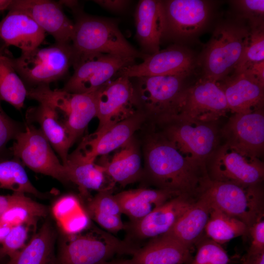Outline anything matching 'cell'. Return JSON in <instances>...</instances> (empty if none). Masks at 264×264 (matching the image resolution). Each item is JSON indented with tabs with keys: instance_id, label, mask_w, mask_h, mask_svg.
<instances>
[{
	"instance_id": "obj_1",
	"label": "cell",
	"mask_w": 264,
	"mask_h": 264,
	"mask_svg": "<svg viewBox=\"0 0 264 264\" xmlns=\"http://www.w3.org/2000/svg\"><path fill=\"white\" fill-rule=\"evenodd\" d=\"M143 142L144 160L140 181L156 189L198 198L209 179L204 167L184 155L151 126Z\"/></svg>"
},
{
	"instance_id": "obj_2",
	"label": "cell",
	"mask_w": 264,
	"mask_h": 264,
	"mask_svg": "<svg viewBox=\"0 0 264 264\" xmlns=\"http://www.w3.org/2000/svg\"><path fill=\"white\" fill-rule=\"evenodd\" d=\"M74 14L76 19L71 44L75 58L95 53L143 59L148 56L127 41L115 21L90 16L81 10Z\"/></svg>"
},
{
	"instance_id": "obj_3",
	"label": "cell",
	"mask_w": 264,
	"mask_h": 264,
	"mask_svg": "<svg viewBox=\"0 0 264 264\" xmlns=\"http://www.w3.org/2000/svg\"><path fill=\"white\" fill-rule=\"evenodd\" d=\"M217 123L189 121L171 116H159L150 122L184 155L204 168L206 159L220 144Z\"/></svg>"
},
{
	"instance_id": "obj_4",
	"label": "cell",
	"mask_w": 264,
	"mask_h": 264,
	"mask_svg": "<svg viewBox=\"0 0 264 264\" xmlns=\"http://www.w3.org/2000/svg\"><path fill=\"white\" fill-rule=\"evenodd\" d=\"M91 230L66 235L59 244L55 264H104L115 254L133 255L138 249L107 231L98 228Z\"/></svg>"
},
{
	"instance_id": "obj_5",
	"label": "cell",
	"mask_w": 264,
	"mask_h": 264,
	"mask_svg": "<svg viewBox=\"0 0 264 264\" xmlns=\"http://www.w3.org/2000/svg\"><path fill=\"white\" fill-rule=\"evenodd\" d=\"M7 57L27 88H30L49 85L65 76L73 66L75 54L71 44L55 43L22 52L17 58Z\"/></svg>"
},
{
	"instance_id": "obj_6",
	"label": "cell",
	"mask_w": 264,
	"mask_h": 264,
	"mask_svg": "<svg viewBox=\"0 0 264 264\" xmlns=\"http://www.w3.org/2000/svg\"><path fill=\"white\" fill-rule=\"evenodd\" d=\"M27 97L46 104L64 117L61 121L72 146L83 134L90 121L96 117V91L86 93H71L52 89L49 85L27 88Z\"/></svg>"
},
{
	"instance_id": "obj_7",
	"label": "cell",
	"mask_w": 264,
	"mask_h": 264,
	"mask_svg": "<svg viewBox=\"0 0 264 264\" xmlns=\"http://www.w3.org/2000/svg\"><path fill=\"white\" fill-rule=\"evenodd\" d=\"M201 193L207 197L213 206L241 220L248 229L264 219L262 184L242 185L209 179Z\"/></svg>"
},
{
	"instance_id": "obj_8",
	"label": "cell",
	"mask_w": 264,
	"mask_h": 264,
	"mask_svg": "<svg viewBox=\"0 0 264 264\" xmlns=\"http://www.w3.org/2000/svg\"><path fill=\"white\" fill-rule=\"evenodd\" d=\"M249 29L226 23L218 26L201 59L203 78L218 83L234 70L242 53Z\"/></svg>"
},
{
	"instance_id": "obj_9",
	"label": "cell",
	"mask_w": 264,
	"mask_h": 264,
	"mask_svg": "<svg viewBox=\"0 0 264 264\" xmlns=\"http://www.w3.org/2000/svg\"><path fill=\"white\" fill-rule=\"evenodd\" d=\"M228 111L225 95L218 84L202 78L194 85L185 88L169 110L159 116L211 123L218 122Z\"/></svg>"
},
{
	"instance_id": "obj_10",
	"label": "cell",
	"mask_w": 264,
	"mask_h": 264,
	"mask_svg": "<svg viewBox=\"0 0 264 264\" xmlns=\"http://www.w3.org/2000/svg\"><path fill=\"white\" fill-rule=\"evenodd\" d=\"M135 58L95 53L75 58L74 72L61 89L76 93L95 91L122 69L135 64Z\"/></svg>"
},
{
	"instance_id": "obj_11",
	"label": "cell",
	"mask_w": 264,
	"mask_h": 264,
	"mask_svg": "<svg viewBox=\"0 0 264 264\" xmlns=\"http://www.w3.org/2000/svg\"><path fill=\"white\" fill-rule=\"evenodd\" d=\"M205 165L212 181L253 185L264 180V164L261 159L248 157L225 143L213 151Z\"/></svg>"
},
{
	"instance_id": "obj_12",
	"label": "cell",
	"mask_w": 264,
	"mask_h": 264,
	"mask_svg": "<svg viewBox=\"0 0 264 264\" xmlns=\"http://www.w3.org/2000/svg\"><path fill=\"white\" fill-rule=\"evenodd\" d=\"M14 157L32 171L68 183L64 165L39 128L26 123L9 149Z\"/></svg>"
},
{
	"instance_id": "obj_13",
	"label": "cell",
	"mask_w": 264,
	"mask_h": 264,
	"mask_svg": "<svg viewBox=\"0 0 264 264\" xmlns=\"http://www.w3.org/2000/svg\"><path fill=\"white\" fill-rule=\"evenodd\" d=\"M187 76L167 75L136 77L132 83L138 110L150 121L166 113L185 88Z\"/></svg>"
},
{
	"instance_id": "obj_14",
	"label": "cell",
	"mask_w": 264,
	"mask_h": 264,
	"mask_svg": "<svg viewBox=\"0 0 264 264\" xmlns=\"http://www.w3.org/2000/svg\"><path fill=\"white\" fill-rule=\"evenodd\" d=\"M220 132L224 143L248 157L260 159L264 151L263 109L233 113Z\"/></svg>"
},
{
	"instance_id": "obj_15",
	"label": "cell",
	"mask_w": 264,
	"mask_h": 264,
	"mask_svg": "<svg viewBox=\"0 0 264 264\" xmlns=\"http://www.w3.org/2000/svg\"><path fill=\"white\" fill-rule=\"evenodd\" d=\"M130 78L119 76L97 90L99 125L96 132L123 120L137 110L132 83Z\"/></svg>"
},
{
	"instance_id": "obj_16",
	"label": "cell",
	"mask_w": 264,
	"mask_h": 264,
	"mask_svg": "<svg viewBox=\"0 0 264 264\" xmlns=\"http://www.w3.org/2000/svg\"><path fill=\"white\" fill-rule=\"evenodd\" d=\"M197 198L187 194L179 195L154 209L141 220L125 224L124 230L127 232L125 241L132 244L134 241L151 239L165 234Z\"/></svg>"
},
{
	"instance_id": "obj_17",
	"label": "cell",
	"mask_w": 264,
	"mask_h": 264,
	"mask_svg": "<svg viewBox=\"0 0 264 264\" xmlns=\"http://www.w3.org/2000/svg\"><path fill=\"white\" fill-rule=\"evenodd\" d=\"M196 62L195 57L190 51L174 45L148 55L142 63L122 69L116 76L130 78L167 75L188 76L194 68Z\"/></svg>"
},
{
	"instance_id": "obj_18",
	"label": "cell",
	"mask_w": 264,
	"mask_h": 264,
	"mask_svg": "<svg viewBox=\"0 0 264 264\" xmlns=\"http://www.w3.org/2000/svg\"><path fill=\"white\" fill-rule=\"evenodd\" d=\"M147 121L146 115L138 110L123 120L85 137L77 148L95 161L97 157L107 155L127 144Z\"/></svg>"
},
{
	"instance_id": "obj_19",
	"label": "cell",
	"mask_w": 264,
	"mask_h": 264,
	"mask_svg": "<svg viewBox=\"0 0 264 264\" xmlns=\"http://www.w3.org/2000/svg\"><path fill=\"white\" fill-rule=\"evenodd\" d=\"M166 27L164 37L186 38L195 35L207 21L209 8L201 0L163 1Z\"/></svg>"
},
{
	"instance_id": "obj_20",
	"label": "cell",
	"mask_w": 264,
	"mask_h": 264,
	"mask_svg": "<svg viewBox=\"0 0 264 264\" xmlns=\"http://www.w3.org/2000/svg\"><path fill=\"white\" fill-rule=\"evenodd\" d=\"M11 7L30 16L55 43L71 44L74 22L65 14L58 1L50 0H13Z\"/></svg>"
},
{
	"instance_id": "obj_21",
	"label": "cell",
	"mask_w": 264,
	"mask_h": 264,
	"mask_svg": "<svg viewBox=\"0 0 264 264\" xmlns=\"http://www.w3.org/2000/svg\"><path fill=\"white\" fill-rule=\"evenodd\" d=\"M136 38L141 52L150 55L160 51L161 40L164 37L166 17L163 1L141 0L134 13Z\"/></svg>"
},
{
	"instance_id": "obj_22",
	"label": "cell",
	"mask_w": 264,
	"mask_h": 264,
	"mask_svg": "<svg viewBox=\"0 0 264 264\" xmlns=\"http://www.w3.org/2000/svg\"><path fill=\"white\" fill-rule=\"evenodd\" d=\"M217 83L233 113H247L263 109L264 85L254 77L244 72L234 73Z\"/></svg>"
},
{
	"instance_id": "obj_23",
	"label": "cell",
	"mask_w": 264,
	"mask_h": 264,
	"mask_svg": "<svg viewBox=\"0 0 264 264\" xmlns=\"http://www.w3.org/2000/svg\"><path fill=\"white\" fill-rule=\"evenodd\" d=\"M45 34L27 14L11 7L0 21V38L6 45L17 47L22 52L38 47Z\"/></svg>"
},
{
	"instance_id": "obj_24",
	"label": "cell",
	"mask_w": 264,
	"mask_h": 264,
	"mask_svg": "<svg viewBox=\"0 0 264 264\" xmlns=\"http://www.w3.org/2000/svg\"><path fill=\"white\" fill-rule=\"evenodd\" d=\"M98 163L113 183L125 187L141 180L143 175L139 143L134 136L109 159L101 156Z\"/></svg>"
},
{
	"instance_id": "obj_25",
	"label": "cell",
	"mask_w": 264,
	"mask_h": 264,
	"mask_svg": "<svg viewBox=\"0 0 264 264\" xmlns=\"http://www.w3.org/2000/svg\"><path fill=\"white\" fill-rule=\"evenodd\" d=\"M191 250L164 234L150 239L126 262L127 264H187L192 258Z\"/></svg>"
},
{
	"instance_id": "obj_26",
	"label": "cell",
	"mask_w": 264,
	"mask_h": 264,
	"mask_svg": "<svg viewBox=\"0 0 264 264\" xmlns=\"http://www.w3.org/2000/svg\"><path fill=\"white\" fill-rule=\"evenodd\" d=\"M58 112L50 106L39 103L26 113L27 123H36L43 135L59 155L64 164L72 146L67 131L59 119Z\"/></svg>"
},
{
	"instance_id": "obj_27",
	"label": "cell",
	"mask_w": 264,
	"mask_h": 264,
	"mask_svg": "<svg viewBox=\"0 0 264 264\" xmlns=\"http://www.w3.org/2000/svg\"><path fill=\"white\" fill-rule=\"evenodd\" d=\"M212 207L207 197L201 193L165 235L192 249L202 238Z\"/></svg>"
},
{
	"instance_id": "obj_28",
	"label": "cell",
	"mask_w": 264,
	"mask_h": 264,
	"mask_svg": "<svg viewBox=\"0 0 264 264\" xmlns=\"http://www.w3.org/2000/svg\"><path fill=\"white\" fill-rule=\"evenodd\" d=\"M178 195L166 190L146 188L125 190L114 195L122 214L132 222L141 220L154 209Z\"/></svg>"
},
{
	"instance_id": "obj_29",
	"label": "cell",
	"mask_w": 264,
	"mask_h": 264,
	"mask_svg": "<svg viewBox=\"0 0 264 264\" xmlns=\"http://www.w3.org/2000/svg\"><path fill=\"white\" fill-rule=\"evenodd\" d=\"M56 239V231L47 220L29 242L4 264H55Z\"/></svg>"
},
{
	"instance_id": "obj_30",
	"label": "cell",
	"mask_w": 264,
	"mask_h": 264,
	"mask_svg": "<svg viewBox=\"0 0 264 264\" xmlns=\"http://www.w3.org/2000/svg\"><path fill=\"white\" fill-rule=\"evenodd\" d=\"M65 166L68 183L76 185L86 195L89 190L100 191L103 187L105 174L102 166L87 157L78 148L68 154Z\"/></svg>"
},
{
	"instance_id": "obj_31",
	"label": "cell",
	"mask_w": 264,
	"mask_h": 264,
	"mask_svg": "<svg viewBox=\"0 0 264 264\" xmlns=\"http://www.w3.org/2000/svg\"><path fill=\"white\" fill-rule=\"evenodd\" d=\"M112 187L110 186L98 191L88 201L86 212L102 228L115 233L124 230L125 224L121 219V208L112 194Z\"/></svg>"
},
{
	"instance_id": "obj_32",
	"label": "cell",
	"mask_w": 264,
	"mask_h": 264,
	"mask_svg": "<svg viewBox=\"0 0 264 264\" xmlns=\"http://www.w3.org/2000/svg\"><path fill=\"white\" fill-rule=\"evenodd\" d=\"M204 231L208 238L220 245L248 235V228L244 223L213 206Z\"/></svg>"
},
{
	"instance_id": "obj_33",
	"label": "cell",
	"mask_w": 264,
	"mask_h": 264,
	"mask_svg": "<svg viewBox=\"0 0 264 264\" xmlns=\"http://www.w3.org/2000/svg\"><path fill=\"white\" fill-rule=\"evenodd\" d=\"M27 93L26 85L7 56L0 53V101H5L20 110L23 107Z\"/></svg>"
},
{
	"instance_id": "obj_34",
	"label": "cell",
	"mask_w": 264,
	"mask_h": 264,
	"mask_svg": "<svg viewBox=\"0 0 264 264\" xmlns=\"http://www.w3.org/2000/svg\"><path fill=\"white\" fill-rule=\"evenodd\" d=\"M23 166L15 157L0 161V188L13 193L30 194L39 198L44 197V194L33 185Z\"/></svg>"
},
{
	"instance_id": "obj_35",
	"label": "cell",
	"mask_w": 264,
	"mask_h": 264,
	"mask_svg": "<svg viewBox=\"0 0 264 264\" xmlns=\"http://www.w3.org/2000/svg\"><path fill=\"white\" fill-rule=\"evenodd\" d=\"M264 61L263 22L251 23L241 59L234 73L244 71L251 65Z\"/></svg>"
},
{
	"instance_id": "obj_36",
	"label": "cell",
	"mask_w": 264,
	"mask_h": 264,
	"mask_svg": "<svg viewBox=\"0 0 264 264\" xmlns=\"http://www.w3.org/2000/svg\"><path fill=\"white\" fill-rule=\"evenodd\" d=\"M196 255L187 264H228L229 258L221 245L208 237L196 243Z\"/></svg>"
},
{
	"instance_id": "obj_37",
	"label": "cell",
	"mask_w": 264,
	"mask_h": 264,
	"mask_svg": "<svg viewBox=\"0 0 264 264\" xmlns=\"http://www.w3.org/2000/svg\"><path fill=\"white\" fill-rule=\"evenodd\" d=\"M25 125L14 120L3 110L0 101V161L7 159V145L24 130Z\"/></svg>"
},
{
	"instance_id": "obj_38",
	"label": "cell",
	"mask_w": 264,
	"mask_h": 264,
	"mask_svg": "<svg viewBox=\"0 0 264 264\" xmlns=\"http://www.w3.org/2000/svg\"><path fill=\"white\" fill-rule=\"evenodd\" d=\"M28 224L13 226L1 243V250L8 258L22 249L26 244L30 227Z\"/></svg>"
},
{
	"instance_id": "obj_39",
	"label": "cell",
	"mask_w": 264,
	"mask_h": 264,
	"mask_svg": "<svg viewBox=\"0 0 264 264\" xmlns=\"http://www.w3.org/2000/svg\"><path fill=\"white\" fill-rule=\"evenodd\" d=\"M79 202L75 196L70 194L63 196L55 201L52 211L59 225L81 208Z\"/></svg>"
},
{
	"instance_id": "obj_40",
	"label": "cell",
	"mask_w": 264,
	"mask_h": 264,
	"mask_svg": "<svg viewBox=\"0 0 264 264\" xmlns=\"http://www.w3.org/2000/svg\"><path fill=\"white\" fill-rule=\"evenodd\" d=\"M235 3L243 16L249 20L251 23L263 22L264 0H243Z\"/></svg>"
},
{
	"instance_id": "obj_41",
	"label": "cell",
	"mask_w": 264,
	"mask_h": 264,
	"mask_svg": "<svg viewBox=\"0 0 264 264\" xmlns=\"http://www.w3.org/2000/svg\"><path fill=\"white\" fill-rule=\"evenodd\" d=\"M251 243L247 253L250 254L264 252V220L262 219L253 224L248 229Z\"/></svg>"
},
{
	"instance_id": "obj_42",
	"label": "cell",
	"mask_w": 264,
	"mask_h": 264,
	"mask_svg": "<svg viewBox=\"0 0 264 264\" xmlns=\"http://www.w3.org/2000/svg\"><path fill=\"white\" fill-rule=\"evenodd\" d=\"M32 200L25 194L21 193L0 195V215L13 206L29 202Z\"/></svg>"
},
{
	"instance_id": "obj_43",
	"label": "cell",
	"mask_w": 264,
	"mask_h": 264,
	"mask_svg": "<svg viewBox=\"0 0 264 264\" xmlns=\"http://www.w3.org/2000/svg\"><path fill=\"white\" fill-rule=\"evenodd\" d=\"M94 2L110 11L120 12L127 8L131 1L126 0H96Z\"/></svg>"
},
{
	"instance_id": "obj_44",
	"label": "cell",
	"mask_w": 264,
	"mask_h": 264,
	"mask_svg": "<svg viewBox=\"0 0 264 264\" xmlns=\"http://www.w3.org/2000/svg\"><path fill=\"white\" fill-rule=\"evenodd\" d=\"M242 72L254 77L261 83L264 85V61L254 64Z\"/></svg>"
},
{
	"instance_id": "obj_45",
	"label": "cell",
	"mask_w": 264,
	"mask_h": 264,
	"mask_svg": "<svg viewBox=\"0 0 264 264\" xmlns=\"http://www.w3.org/2000/svg\"><path fill=\"white\" fill-rule=\"evenodd\" d=\"M242 264H264V252L254 254L246 253L242 259Z\"/></svg>"
},
{
	"instance_id": "obj_46",
	"label": "cell",
	"mask_w": 264,
	"mask_h": 264,
	"mask_svg": "<svg viewBox=\"0 0 264 264\" xmlns=\"http://www.w3.org/2000/svg\"><path fill=\"white\" fill-rule=\"evenodd\" d=\"M58 2L62 7L65 6L71 9L74 13L81 10L79 3L77 0H61Z\"/></svg>"
},
{
	"instance_id": "obj_47",
	"label": "cell",
	"mask_w": 264,
	"mask_h": 264,
	"mask_svg": "<svg viewBox=\"0 0 264 264\" xmlns=\"http://www.w3.org/2000/svg\"><path fill=\"white\" fill-rule=\"evenodd\" d=\"M12 227L0 221V243L1 244Z\"/></svg>"
},
{
	"instance_id": "obj_48",
	"label": "cell",
	"mask_w": 264,
	"mask_h": 264,
	"mask_svg": "<svg viewBox=\"0 0 264 264\" xmlns=\"http://www.w3.org/2000/svg\"><path fill=\"white\" fill-rule=\"evenodd\" d=\"M13 0H0V13L8 10L13 3Z\"/></svg>"
},
{
	"instance_id": "obj_49",
	"label": "cell",
	"mask_w": 264,
	"mask_h": 264,
	"mask_svg": "<svg viewBox=\"0 0 264 264\" xmlns=\"http://www.w3.org/2000/svg\"><path fill=\"white\" fill-rule=\"evenodd\" d=\"M104 264H127L126 260H113L112 261H109Z\"/></svg>"
},
{
	"instance_id": "obj_50",
	"label": "cell",
	"mask_w": 264,
	"mask_h": 264,
	"mask_svg": "<svg viewBox=\"0 0 264 264\" xmlns=\"http://www.w3.org/2000/svg\"><path fill=\"white\" fill-rule=\"evenodd\" d=\"M6 257H7L5 256V254L3 253L0 246V264H2L3 263V262L4 259Z\"/></svg>"
}]
</instances>
